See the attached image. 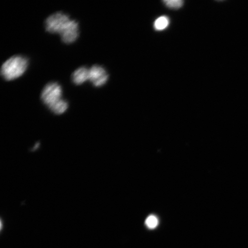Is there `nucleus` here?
<instances>
[{"label":"nucleus","mask_w":248,"mask_h":248,"mask_svg":"<svg viewBox=\"0 0 248 248\" xmlns=\"http://www.w3.org/2000/svg\"><path fill=\"white\" fill-rule=\"evenodd\" d=\"M45 28L49 33L59 34L62 42L67 45L75 42L79 35L78 23L61 12L49 16L46 20Z\"/></svg>","instance_id":"obj_1"},{"label":"nucleus","mask_w":248,"mask_h":248,"mask_svg":"<svg viewBox=\"0 0 248 248\" xmlns=\"http://www.w3.org/2000/svg\"><path fill=\"white\" fill-rule=\"evenodd\" d=\"M72 81L76 85H80L89 79V69L85 66L77 69L71 77Z\"/></svg>","instance_id":"obj_5"},{"label":"nucleus","mask_w":248,"mask_h":248,"mask_svg":"<svg viewBox=\"0 0 248 248\" xmlns=\"http://www.w3.org/2000/svg\"><path fill=\"white\" fill-rule=\"evenodd\" d=\"M145 225L148 228L155 229L158 225V219L154 216H149L145 221Z\"/></svg>","instance_id":"obj_8"},{"label":"nucleus","mask_w":248,"mask_h":248,"mask_svg":"<svg viewBox=\"0 0 248 248\" xmlns=\"http://www.w3.org/2000/svg\"><path fill=\"white\" fill-rule=\"evenodd\" d=\"M41 99L45 105L56 115L66 112L69 103L62 98V89L57 82L47 83L43 88Z\"/></svg>","instance_id":"obj_2"},{"label":"nucleus","mask_w":248,"mask_h":248,"mask_svg":"<svg viewBox=\"0 0 248 248\" xmlns=\"http://www.w3.org/2000/svg\"><path fill=\"white\" fill-rule=\"evenodd\" d=\"M163 2L167 8L172 9H180L184 4V2L182 0H166Z\"/></svg>","instance_id":"obj_7"},{"label":"nucleus","mask_w":248,"mask_h":248,"mask_svg":"<svg viewBox=\"0 0 248 248\" xmlns=\"http://www.w3.org/2000/svg\"><path fill=\"white\" fill-rule=\"evenodd\" d=\"M29 66V60L22 55H15L8 59L2 64L1 76L6 80L10 81L23 76Z\"/></svg>","instance_id":"obj_3"},{"label":"nucleus","mask_w":248,"mask_h":248,"mask_svg":"<svg viewBox=\"0 0 248 248\" xmlns=\"http://www.w3.org/2000/svg\"><path fill=\"white\" fill-rule=\"evenodd\" d=\"M169 24V18L165 16H162L155 20L154 24V29L158 31H163L166 29Z\"/></svg>","instance_id":"obj_6"},{"label":"nucleus","mask_w":248,"mask_h":248,"mask_svg":"<svg viewBox=\"0 0 248 248\" xmlns=\"http://www.w3.org/2000/svg\"><path fill=\"white\" fill-rule=\"evenodd\" d=\"M108 75L105 68L100 65L95 64L89 69V80L93 86L100 88L106 84Z\"/></svg>","instance_id":"obj_4"}]
</instances>
